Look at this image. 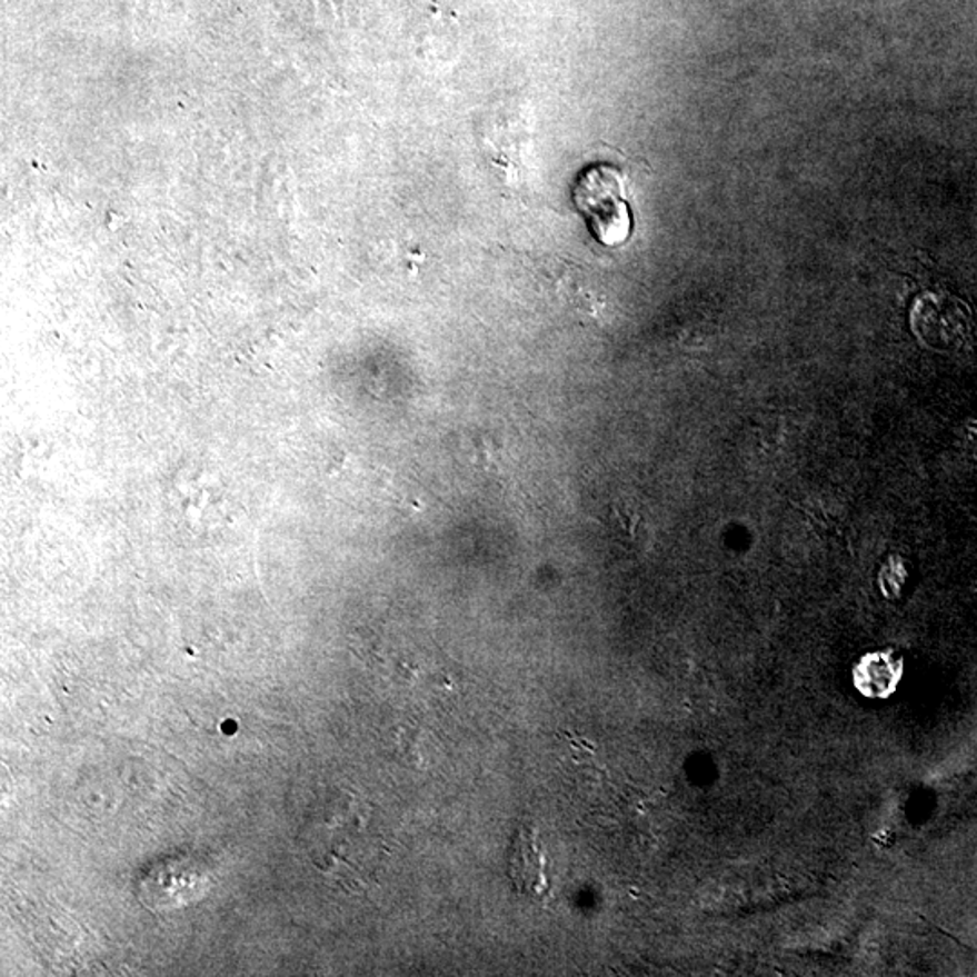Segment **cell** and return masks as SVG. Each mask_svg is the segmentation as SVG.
I'll return each instance as SVG.
<instances>
[{
    "instance_id": "6da1fadb",
    "label": "cell",
    "mask_w": 977,
    "mask_h": 977,
    "mask_svg": "<svg viewBox=\"0 0 977 977\" xmlns=\"http://www.w3.org/2000/svg\"><path fill=\"white\" fill-rule=\"evenodd\" d=\"M572 203L598 243L619 247L630 238L632 212L625 198V180L618 167L610 163L585 167L576 176Z\"/></svg>"
},
{
    "instance_id": "7a4b0ae2",
    "label": "cell",
    "mask_w": 977,
    "mask_h": 977,
    "mask_svg": "<svg viewBox=\"0 0 977 977\" xmlns=\"http://www.w3.org/2000/svg\"><path fill=\"white\" fill-rule=\"evenodd\" d=\"M212 887V870L196 856H167L151 861L138 876V900L151 910L183 909L203 900Z\"/></svg>"
},
{
    "instance_id": "3957f363",
    "label": "cell",
    "mask_w": 977,
    "mask_h": 977,
    "mask_svg": "<svg viewBox=\"0 0 977 977\" xmlns=\"http://www.w3.org/2000/svg\"><path fill=\"white\" fill-rule=\"evenodd\" d=\"M509 876L518 893L547 904L550 898L547 861L541 851L540 838L530 827H521L515 835L509 853Z\"/></svg>"
},
{
    "instance_id": "277c9868",
    "label": "cell",
    "mask_w": 977,
    "mask_h": 977,
    "mask_svg": "<svg viewBox=\"0 0 977 977\" xmlns=\"http://www.w3.org/2000/svg\"><path fill=\"white\" fill-rule=\"evenodd\" d=\"M896 679H898V676H896L895 668L890 667L889 662H869L861 670L860 677H858V685H860L866 696L885 697L889 696L893 688H895Z\"/></svg>"
}]
</instances>
